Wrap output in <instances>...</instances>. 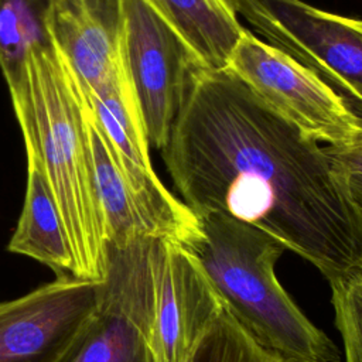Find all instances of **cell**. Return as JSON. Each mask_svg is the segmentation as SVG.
<instances>
[{"label": "cell", "instance_id": "obj_1", "mask_svg": "<svg viewBox=\"0 0 362 362\" xmlns=\"http://www.w3.org/2000/svg\"><path fill=\"white\" fill-rule=\"evenodd\" d=\"M161 156L180 199L199 218L249 223L329 284L362 260V225L318 141L229 69H194Z\"/></svg>", "mask_w": 362, "mask_h": 362}, {"label": "cell", "instance_id": "obj_2", "mask_svg": "<svg viewBox=\"0 0 362 362\" xmlns=\"http://www.w3.org/2000/svg\"><path fill=\"white\" fill-rule=\"evenodd\" d=\"M8 90L25 151L40 160L62 215L78 276L98 283L106 273V240L82 86L52 44L30 55L25 75Z\"/></svg>", "mask_w": 362, "mask_h": 362}, {"label": "cell", "instance_id": "obj_3", "mask_svg": "<svg viewBox=\"0 0 362 362\" xmlns=\"http://www.w3.org/2000/svg\"><path fill=\"white\" fill-rule=\"evenodd\" d=\"M202 235L185 247L228 313L264 349L286 362H338L339 349L293 301L276 276L284 246L221 214L199 216Z\"/></svg>", "mask_w": 362, "mask_h": 362}, {"label": "cell", "instance_id": "obj_4", "mask_svg": "<svg viewBox=\"0 0 362 362\" xmlns=\"http://www.w3.org/2000/svg\"><path fill=\"white\" fill-rule=\"evenodd\" d=\"M156 239L106 245V273L98 281L95 308L59 362H154Z\"/></svg>", "mask_w": 362, "mask_h": 362}, {"label": "cell", "instance_id": "obj_5", "mask_svg": "<svg viewBox=\"0 0 362 362\" xmlns=\"http://www.w3.org/2000/svg\"><path fill=\"white\" fill-rule=\"evenodd\" d=\"M266 42L332 88L362 116V18L303 0H228Z\"/></svg>", "mask_w": 362, "mask_h": 362}, {"label": "cell", "instance_id": "obj_6", "mask_svg": "<svg viewBox=\"0 0 362 362\" xmlns=\"http://www.w3.org/2000/svg\"><path fill=\"white\" fill-rule=\"evenodd\" d=\"M226 69L272 110L315 141L348 146L362 130L359 116L332 88L246 28Z\"/></svg>", "mask_w": 362, "mask_h": 362}, {"label": "cell", "instance_id": "obj_7", "mask_svg": "<svg viewBox=\"0 0 362 362\" xmlns=\"http://www.w3.org/2000/svg\"><path fill=\"white\" fill-rule=\"evenodd\" d=\"M83 93L150 233L191 246L202 235L199 218L164 187L153 168L143 117L124 65L99 90Z\"/></svg>", "mask_w": 362, "mask_h": 362}, {"label": "cell", "instance_id": "obj_8", "mask_svg": "<svg viewBox=\"0 0 362 362\" xmlns=\"http://www.w3.org/2000/svg\"><path fill=\"white\" fill-rule=\"evenodd\" d=\"M122 52L148 144L163 150L189 78L201 65L150 0H123Z\"/></svg>", "mask_w": 362, "mask_h": 362}, {"label": "cell", "instance_id": "obj_9", "mask_svg": "<svg viewBox=\"0 0 362 362\" xmlns=\"http://www.w3.org/2000/svg\"><path fill=\"white\" fill-rule=\"evenodd\" d=\"M153 274L154 362H191L225 305L198 262L180 243L154 240Z\"/></svg>", "mask_w": 362, "mask_h": 362}, {"label": "cell", "instance_id": "obj_10", "mask_svg": "<svg viewBox=\"0 0 362 362\" xmlns=\"http://www.w3.org/2000/svg\"><path fill=\"white\" fill-rule=\"evenodd\" d=\"M96 287L55 277L0 303V362H59L95 308Z\"/></svg>", "mask_w": 362, "mask_h": 362}, {"label": "cell", "instance_id": "obj_11", "mask_svg": "<svg viewBox=\"0 0 362 362\" xmlns=\"http://www.w3.org/2000/svg\"><path fill=\"white\" fill-rule=\"evenodd\" d=\"M52 44L85 92L105 86L123 68V0H52Z\"/></svg>", "mask_w": 362, "mask_h": 362}, {"label": "cell", "instance_id": "obj_12", "mask_svg": "<svg viewBox=\"0 0 362 362\" xmlns=\"http://www.w3.org/2000/svg\"><path fill=\"white\" fill-rule=\"evenodd\" d=\"M7 249L48 266L55 277L79 279L62 215L45 171L33 154H27L24 205Z\"/></svg>", "mask_w": 362, "mask_h": 362}, {"label": "cell", "instance_id": "obj_13", "mask_svg": "<svg viewBox=\"0 0 362 362\" xmlns=\"http://www.w3.org/2000/svg\"><path fill=\"white\" fill-rule=\"evenodd\" d=\"M180 34L198 64L226 69L245 28L228 0H150Z\"/></svg>", "mask_w": 362, "mask_h": 362}, {"label": "cell", "instance_id": "obj_14", "mask_svg": "<svg viewBox=\"0 0 362 362\" xmlns=\"http://www.w3.org/2000/svg\"><path fill=\"white\" fill-rule=\"evenodd\" d=\"M88 117L93 156L95 188L102 214L106 245L123 243L143 236L154 238L127 188L90 107Z\"/></svg>", "mask_w": 362, "mask_h": 362}, {"label": "cell", "instance_id": "obj_15", "mask_svg": "<svg viewBox=\"0 0 362 362\" xmlns=\"http://www.w3.org/2000/svg\"><path fill=\"white\" fill-rule=\"evenodd\" d=\"M52 0H0V69L8 89L25 75L33 52L52 45Z\"/></svg>", "mask_w": 362, "mask_h": 362}, {"label": "cell", "instance_id": "obj_16", "mask_svg": "<svg viewBox=\"0 0 362 362\" xmlns=\"http://www.w3.org/2000/svg\"><path fill=\"white\" fill-rule=\"evenodd\" d=\"M191 362H286L260 346L228 313H221L195 349Z\"/></svg>", "mask_w": 362, "mask_h": 362}, {"label": "cell", "instance_id": "obj_17", "mask_svg": "<svg viewBox=\"0 0 362 362\" xmlns=\"http://www.w3.org/2000/svg\"><path fill=\"white\" fill-rule=\"evenodd\" d=\"M329 286L345 362H362V280L352 276Z\"/></svg>", "mask_w": 362, "mask_h": 362}, {"label": "cell", "instance_id": "obj_18", "mask_svg": "<svg viewBox=\"0 0 362 362\" xmlns=\"http://www.w3.org/2000/svg\"><path fill=\"white\" fill-rule=\"evenodd\" d=\"M361 126H362V116ZM325 154L332 163V167L337 173L348 174V173H359L362 174V130L358 139L348 146H325Z\"/></svg>", "mask_w": 362, "mask_h": 362}, {"label": "cell", "instance_id": "obj_19", "mask_svg": "<svg viewBox=\"0 0 362 362\" xmlns=\"http://www.w3.org/2000/svg\"><path fill=\"white\" fill-rule=\"evenodd\" d=\"M341 178L344 189L349 198L351 205L354 206L356 216L362 225V174L359 173H337Z\"/></svg>", "mask_w": 362, "mask_h": 362}, {"label": "cell", "instance_id": "obj_20", "mask_svg": "<svg viewBox=\"0 0 362 362\" xmlns=\"http://www.w3.org/2000/svg\"><path fill=\"white\" fill-rule=\"evenodd\" d=\"M354 276H356L359 280H362V260H361L359 267L356 269V272H355V274H354Z\"/></svg>", "mask_w": 362, "mask_h": 362}]
</instances>
